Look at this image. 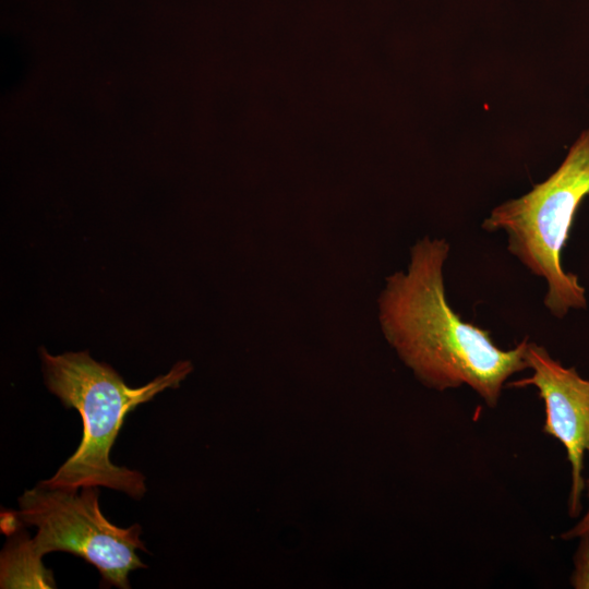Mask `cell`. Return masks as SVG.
Wrapping results in <instances>:
<instances>
[{"instance_id":"6da1fadb","label":"cell","mask_w":589,"mask_h":589,"mask_svg":"<svg viewBox=\"0 0 589 589\" xmlns=\"http://www.w3.org/2000/svg\"><path fill=\"white\" fill-rule=\"evenodd\" d=\"M448 253L445 239L429 236L411 247L407 272L388 276L378 297L381 328L423 385L438 392L467 385L495 408L507 380L528 369L529 339L501 349L489 330L450 308L443 276Z\"/></svg>"},{"instance_id":"7a4b0ae2","label":"cell","mask_w":589,"mask_h":589,"mask_svg":"<svg viewBox=\"0 0 589 589\" xmlns=\"http://www.w3.org/2000/svg\"><path fill=\"white\" fill-rule=\"evenodd\" d=\"M40 354L48 389L65 408L77 410L83 422L77 449L45 482L72 489L106 486L141 498L146 492L145 477L113 465L111 447L127 414L166 388L178 387L192 371V364L180 361L168 373L133 388L110 365L95 361L88 351L52 356L41 348Z\"/></svg>"},{"instance_id":"3957f363","label":"cell","mask_w":589,"mask_h":589,"mask_svg":"<svg viewBox=\"0 0 589 589\" xmlns=\"http://www.w3.org/2000/svg\"><path fill=\"white\" fill-rule=\"evenodd\" d=\"M589 195V129L569 148L560 167L522 196L494 207L482 223L489 232L504 231L507 250L546 283L544 305L556 317L587 305L578 277L562 266L576 212Z\"/></svg>"},{"instance_id":"277c9868","label":"cell","mask_w":589,"mask_h":589,"mask_svg":"<svg viewBox=\"0 0 589 589\" xmlns=\"http://www.w3.org/2000/svg\"><path fill=\"white\" fill-rule=\"evenodd\" d=\"M98 496V486L72 489L43 480L19 497V510L2 513V531L34 526L37 531L29 544L37 556L72 553L98 569L103 587L129 589L130 572L146 567L136 554L147 551L140 539L142 529L139 524L120 528L107 520Z\"/></svg>"},{"instance_id":"5b68a950","label":"cell","mask_w":589,"mask_h":589,"mask_svg":"<svg viewBox=\"0 0 589 589\" xmlns=\"http://www.w3.org/2000/svg\"><path fill=\"white\" fill-rule=\"evenodd\" d=\"M526 360L532 374L508 383V387L533 386L543 400L545 420L542 431L565 448L570 465L568 498L570 517L581 510L584 459L589 454V380L574 366L566 368L537 342L527 344Z\"/></svg>"},{"instance_id":"8992f818","label":"cell","mask_w":589,"mask_h":589,"mask_svg":"<svg viewBox=\"0 0 589 589\" xmlns=\"http://www.w3.org/2000/svg\"><path fill=\"white\" fill-rule=\"evenodd\" d=\"M1 553V588H56L51 570L31 548L29 538L16 530Z\"/></svg>"},{"instance_id":"52a82bcc","label":"cell","mask_w":589,"mask_h":589,"mask_svg":"<svg viewBox=\"0 0 589 589\" xmlns=\"http://www.w3.org/2000/svg\"><path fill=\"white\" fill-rule=\"evenodd\" d=\"M579 539L570 582L575 589H589V537Z\"/></svg>"},{"instance_id":"ba28073f","label":"cell","mask_w":589,"mask_h":589,"mask_svg":"<svg viewBox=\"0 0 589 589\" xmlns=\"http://www.w3.org/2000/svg\"><path fill=\"white\" fill-rule=\"evenodd\" d=\"M587 495L589 502V478L586 480ZM581 537H589V503L588 509L582 518L569 530L562 533L564 540H572Z\"/></svg>"}]
</instances>
